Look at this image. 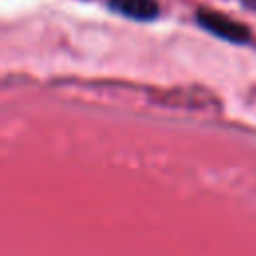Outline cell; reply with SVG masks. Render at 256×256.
Wrapping results in <instances>:
<instances>
[{"label": "cell", "mask_w": 256, "mask_h": 256, "mask_svg": "<svg viewBox=\"0 0 256 256\" xmlns=\"http://www.w3.org/2000/svg\"><path fill=\"white\" fill-rule=\"evenodd\" d=\"M108 4L114 12L140 22L154 20L160 12L156 0H108Z\"/></svg>", "instance_id": "2"}, {"label": "cell", "mask_w": 256, "mask_h": 256, "mask_svg": "<svg viewBox=\"0 0 256 256\" xmlns=\"http://www.w3.org/2000/svg\"><path fill=\"white\" fill-rule=\"evenodd\" d=\"M196 20L198 24L208 30L210 34L218 36V38H224L228 42H236V44H244L248 42L250 38V30L242 24V22H236L232 20L230 16L226 14H220L216 10H210V8H200L196 12Z\"/></svg>", "instance_id": "1"}]
</instances>
